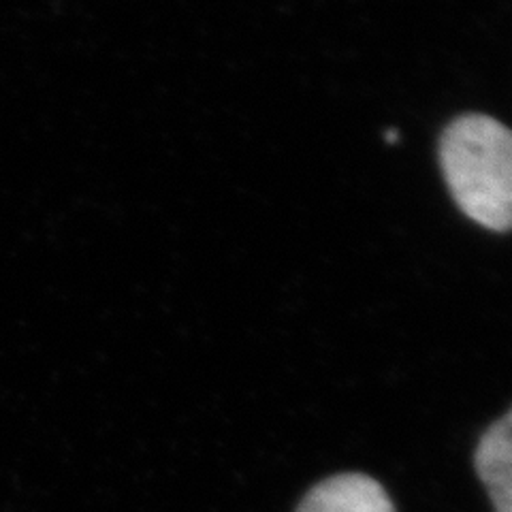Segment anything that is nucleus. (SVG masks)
Returning <instances> with one entry per match:
<instances>
[{"label":"nucleus","instance_id":"1","mask_svg":"<svg viewBox=\"0 0 512 512\" xmlns=\"http://www.w3.org/2000/svg\"><path fill=\"white\" fill-rule=\"evenodd\" d=\"M440 163L459 210L491 231L512 229V131L491 116L468 114L446 126Z\"/></svg>","mask_w":512,"mask_h":512},{"label":"nucleus","instance_id":"2","mask_svg":"<svg viewBox=\"0 0 512 512\" xmlns=\"http://www.w3.org/2000/svg\"><path fill=\"white\" fill-rule=\"evenodd\" d=\"M297 512H395L389 493L365 474H338L318 483Z\"/></svg>","mask_w":512,"mask_h":512},{"label":"nucleus","instance_id":"3","mask_svg":"<svg viewBox=\"0 0 512 512\" xmlns=\"http://www.w3.org/2000/svg\"><path fill=\"white\" fill-rule=\"evenodd\" d=\"M474 466L495 512H512V410L480 438Z\"/></svg>","mask_w":512,"mask_h":512}]
</instances>
